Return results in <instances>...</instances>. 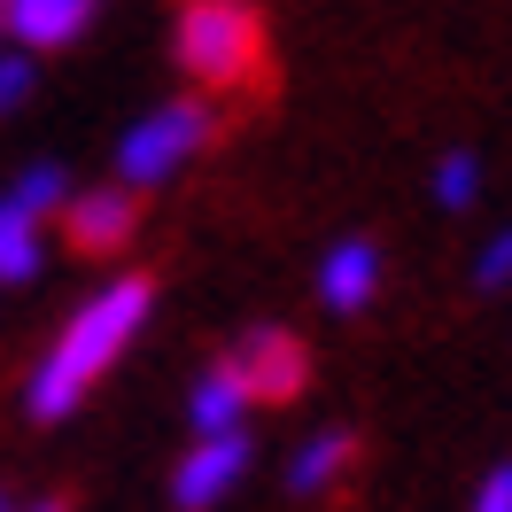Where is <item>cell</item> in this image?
<instances>
[{"label": "cell", "instance_id": "6da1fadb", "mask_svg": "<svg viewBox=\"0 0 512 512\" xmlns=\"http://www.w3.org/2000/svg\"><path fill=\"white\" fill-rule=\"evenodd\" d=\"M140 319H148V280H117V288H101L78 319L63 326V342L39 357L32 388H24V412L32 419H63L86 388L125 357V342L140 334Z\"/></svg>", "mask_w": 512, "mask_h": 512}, {"label": "cell", "instance_id": "7a4b0ae2", "mask_svg": "<svg viewBox=\"0 0 512 512\" xmlns=\"http://www.w3.org/2000/svg\"><path fill=\"white\" fill-rule=\"evenodd\" d=\"M179 63L202 78V86H249L256 63H264V24L241 0H194L179 16Z\"/></svg>", "mask_w": 512, "mask_h": 512}, {"label": "cell", "instance_id": "3957f363", "mask_svg": "<svg viewBox=\"0 0 512 512\" xmlns=\"http://www.w3.org/2000/svg\"><path fill=\"white\" fill-rule=\"evenodd\" d=\"M202 140H210V109H202V101H171V109H156V117H140V125L125 132L117 171H125L132 187H156V179H171Z\"/></svg>", "mask_w": 512, "mask_h": 512}, {"label": "cell", "instance_id": "277c9868", "mask_svg": "<svg viewBox=\"0 0 512 512\" xmlns=\"http://www.w3.org/2000/svg\"><path fill=\"white\" fill-rule=\"evenodd\" d=\"M249 435H241V427H218V435H202V443L187 450V466H179V481H171V489H179V505L187 512H210V505H225V489H233V481L249 474Z\"/></svg>", "mask_w": 512, "mask_h": 512}, {"label": "cell", "instance_id": "5b68a950", "mask_svg": "<svg viewBox=\"0 0 512 512\" xmlns=\"http://www.w3.org/2000/svg\"><path fill=\"white\" fill-rule=\"evenodd\" d=\"M233 373H241V388H249V396H264V404H288L295 388L311 381V357H303V342H295V334H280V326H256L249 342H241V357H233Z\"/></svg>", "mask_w": 512, "mask_h": 512}, {"label": "cell", "instance_id": "8992f818", "mask_svg": "<svg viewBox=\"0 0 512 512\" xmlns=\"http://www.w3.org/2000/svg\"><path fill=\"white\" fill-rule=\"evenodd\" d=\"M373 288H381V249H373V241H342V249H326V264H319L326 311H365Z\"/></svg>", "mask_w": 512, "mask_h": 512}, {"label": "cell", "instance_id": "52a82bcc", "mask_svg": "<svg viewBox=\"0 0 512 512\" xmlns=\"http://www.w3.org/2000/svg\"><path fill=\"white\" fill-rule=\"evenodd\" d=\"M63 233H70L86 256L125 249V233H132V194H78V202H70V218H63Z\"/></svg>", "mask_w": 512, "mask_h": 512}, {"label": "cell", "instance_id": "ba28073f", "mask_svg": "<svg viewBox=\"0 0 512 512\" xmlns=\"http://www.w3.org/2000/svg\"><path fill=\"white\" fill-rule=\"evenodd\" d=\"M0 16L24 47H63V39L86 32V0H8Z\"/></svg>", "mask_w": 512, "mask_h": 512}, {"label": "cell", "instance_id": "9c48e42d", "mask_svg": "<svg viewBox=\"0 0 512 512\" xmlns=\"http://www.w3.org/2000/svg\"><path fill=\"white\" fill-rule=\"evenodd\" d=\"M241 412H249V388H241V373H233V365H210V373L194 381V396H187V419H194V435H218V427H241Z\"/></svg>", "mask_w": 512, "mask_h": 512}, {"label": "cell", "instance_id": "30bf717a", "mask_svg": "<svg viewBox=\"0 0 512 512\" xmlns=\"http://www.w3.org/2000/svg\"><path fill=\"white\" fill-rule=\"evenodd\" d=\"M342 466H350V435H342V427H326V435H311V443L295 450L288 489H295V497H319V489L342 481Z\"/></svg>", "mask_w": 512, "mask_h": 512}, {"label": "cell", "instance_id": "8fae6325", "mask_svg": "<svg viewBox=\"0 0 512 512\" xmlns=\"http://www.w3.org/2000/svg\"><path fill=\"white\" fill-rule=\"evenodd\" d=\"M39 272V218L8 194L0 202V280H32Z\"/></svg>", "mask_w": 512, "mask_h": 512}, {"label": "cell", "instance_id": "7c38bea8", "mask_svg": "<svg viewBox=\"0 0 512 512\" xmlns=\"http://www.w3.org/2000/svg\"><path fill=\"white\" fill-rule=\"evenodd\" d=\"M474 194H481V163L474 156H443L435 163V202H443V210H466Z\"/></svg>", "mask_w": 512, "mask_h": 512}, {"label": "cell", "instance_id": "4fadbf2b", "mask_svg": "<svg viewBox=\"0 0 512 512\" xmlns=\"http://www.w3.org/2000/svg\"><path fill=\"white\" fill-rule=\"evenodd\" d=\"M55 194H63V171H55V163H32V171L16 179V202H24L32 218H47V210H55Z\"/></svg>", "mask_w": 512, "mask_h": 512}, {"label": "cell", "instance_id": "5bb4252c", "mask_svg": "<svg viewBox=\"0 0 512 512\" xmlns=\"http://www.w3.org/2000/svg\"><path fill=\"white\" fill-rule=\"evenodd\" d=\"M474 280H481V288H505V280H512V225L497 233V241H489V249H481Z\"/></svg>", "mask_w": 512, "mask_h": 512}, {"label": "cell", "instance_id": "9a60e30c", "mask_svg": "<svg viewBox=\"0 0 512 512\" xmlns=\"http://www.w3.org/2000/svg\"><path fill=\"white\" fill-rule=\"evenodd\" d=\"M24 94H32V63L24 55H0V109H16Z\"/></svg>", "mask_w": 512, "mask_h": 512}, {"label": "cell", "instance_id": "2e32d148", "mask_svg": "<svg viewBox=\"0 0 512 512\" xmlns=\"http://www.w3.org/2000/svg\"><path fill=\"white\" fill-rule=\"evenodd\" d=\"M474 512H512V466H497V474L481 481V497H474Z\"/></svg>", "mask_w": 512, "mask_h": 512}, {"label": "cell", "instance_id": "e0dca14e", "mask_svg": "<svg viewBox=\"0 0 512 512\" xmlns=\"http://www.w3.org/2000/svg\"><path fill=\"white\" fill-rule=\"evenodd\" d=\"M32 512H63V505H32Z\"/></svg>", "mask_w": 512, "mask_h": 512}]
</instances>
